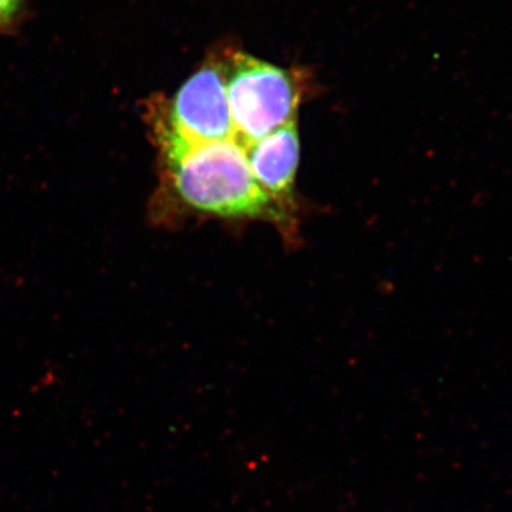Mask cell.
Segmentation results:
<instances>
[{"label": "cell", "instance_id": "1", "mask_svg": "<svg viewBox=\"0 0 512 512\" xmlns=\"http://www.w3.org/2000/svg\"><path fill=\"white\" fill-rule=\"evenodd\" d=\"M161 205L235 220L288 221V212L268 197L249 168L237 138L160 154Z\"/></svg>", "mask_w": 512, "mask_h": 512}, {"label": "cell", "instance_id": "2", "mask_svg": "<svg viewBox=\"0 0 512 512\" xmlns=\"http://www.w3.org/2000/svg\"><path fill=\"white\" fill-rule=\"evenodd\" d=\"M146 117L160 154L237 138L229 113L225 64L211 60L170 99L148 101Z\"/></svg>", "mask_w": 512, "mask_h": 512}, {"label": "cell", "instance_id": "3", "mask_svg": "<svg viewBox=\"0 0 512 512\" xmlns=\"http://www.w3.org/2000/svg\"><path fill=\"white\" fill-rule=\"evenodd\" d=\"M229 113L237 141L247 148L295 123L302 99L298 77L289 70L237 53L225 64Z\"/></svg>", "mask_w": 512, "mask_h": 512}, {"label": "cell", "instance_id": "4", "mask_svg": "<svg viewBox=\"0 0 512 512\" xmlns=\"http://www.w3.org/2000/svg\"><path fill=\"white\" fill-rule=\"evenodd\" d=\"M299 153L301 144L296 123L279 128L245 148L256 183L286 211L291 207Z\"/></svg>", "mask_w": 512, "mask_h": 512}, {"label": "cell", "instance_id": "5", "mask_svg": "<svg viewBox=\"0 0 512 512\" xmlns=\"http://www.w3.org/2000/svg\"><path fill=\"white\" fill-rule=\"evenodd\" d=\"M26 0H0V35L10 33L20 22Z\"/></svg>", "mask_w": 512, "mask_h": 512}]
</instances>
